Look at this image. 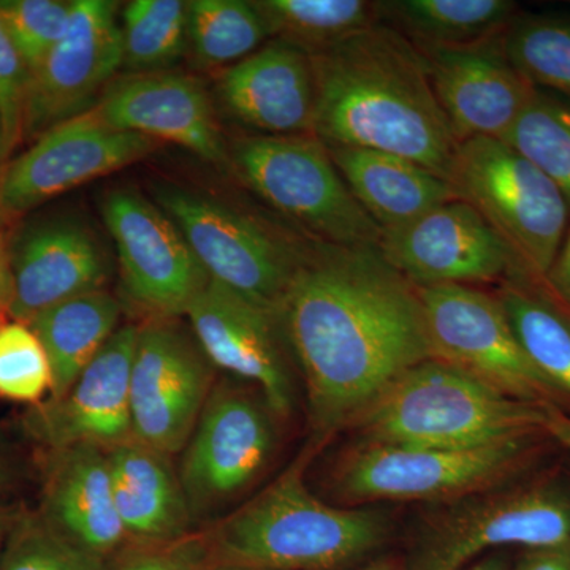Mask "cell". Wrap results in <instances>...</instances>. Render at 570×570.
I'll list each match as a JSON object with an SVG mask.
<instances>
[{
  "label": "cell",
  "mask_w": 570,
  "mask_h": 570,
  "mask_svg": "<svg viewBox=\"0 0 570 570\" xmlns=\"http://www.w3.org/2000/svg\"><path fill=\"white\" fill-rule=\"evenodd\" d=\"M317 431L358 415L412 367L434 358L417 287L377 246L313 239L279 311Z\"/></svg>",
  "instance_id": "6da1fadb"
},
{
  "label": "cell",
  "mask_w": 570,
  "mask_h": 570,
  "mask_svg": "<svg viewBox=\"0 0 570 570\" xmlns=\"http://www.w3.org/2000/svg\"><path fill=\"white\" fill-rule=\"evenodd\" d=\"M311 58L314 135L326 145L403 157L449 181L460 141L414 43L377 24Z\"/></svg>",
  "instance_id": "7a4b0ae2"
},
{
  "label": "cell",
  "mask_w": 570,
  "mask_h": 570,
  "mask_svg": "<svg viewBox=\"0 0 570 570\" xmlns=\"http://www.w3.org/2000/svg\"><path fill=\"white\" fill-rule=\"evenodd\" d=\"M306 460L253 501L197 535L208 560L254 570H336L377 549L387 527L379 513L337 509L314 497Z\"/></svg>",
  "instance_id": "3957f363"
},
{
  "label": "cell",
  "mask_w": 570,
  "mask_h": 570,
  "mask_svg": "<svg viewBox=\"0 0 570 570\" xmlns=\"http://www.w3.org/2000/svg\"><path fill=\"white\" fill-rule=\"evenodd\" d=\"M370 442L469 449L527 439L542 428V404L498 392L431 358L396 379L358 415Z\"/></svg>",
  "instance_id": "277c9868"
},
{
  "label": "cell",
  "mask_w": 570,
  "mask_h": 570,
  "mask_svg": "<svg viewBox=\"0 0 570 570\" xmlns=\"http://www.w3.org/2000/svg\"><path fill=\"white\" fill-rule=\"evenodd\" d=\"M228 163L246 187L309 238L379 245L381 227L356 202L317 135H246L232 142Z\"/></svg>",
  "instance_id": "5b68a950"
},
{
  "label": "cell",
  "mask_w": 570,
  "mask_h": 570,
  "mask_svg": "<svg viewBox=\"0 0 570 570\" xmlns=\"http://www.w3.org/2000/svg\"><path fill=\"white\" fill-rule=\"evenodd\" d=\"M154 195L209 279L279 318L313 238L288 234L254 214L184 187L160 184Z\"/></svg>",
  "instance_id": "8992f818"
},
{
  "label": "cell",
  "mask_w": 570,
  "mask_h": 570,
  "mask_svg": "<svg viewBox=\"0 0 570 570\" xmlns=\"http://www.w3.org/2000/svg\"><path fill=\"white\" fill-rule=\"evenodd\" d=\"M449 183L504 239L524 276L546 279L569 224L557 184L497 138L460 142Z\"/></svg>",
  "instance_id": "52a82bcc"
},
{
  "label": "cell",
  "mask_w": 570,
  "mask_h": 570,
  "mask_svg": "<svg viewBox=\"0 0 570 570\" xmlns=\"http://www.w3.org/2000/svg\"><path fill=\"white\" fill-rule=\"evenodd\" d=\"M417 292L434 358L527 403L561 393L524 354L497 296L455 284Z\"/></svg>",
  "instance_id": "ba28073f"
},
{
  "label": "cell",
  "mask_w": 570,
  "mask_h": 570,
  "mask_svg": "<svg viewBox=\"0 0 570 570\" xmlns=\"http://www.w3.org/2000/svg\"><path fill=\"white\" fill-rule=\"evenodd\" d=\"M216 366L176 318L138 325L130 371L134 441L171 456L193 436L214 389Z\"/></svg>",
  "instance_id": "9c48e42d"
},
{
  "label": "cell",
  "mask_w": 570,
  "mask_h": 570,
  "mask_svg": "<svg viewBox=\"0 0 570 570\" xmlns=\"http://www.w3.org/2000/svg\"><path fill=\"white\" fill-rule=\"evenodd\" d=\"M570 546V498L553 489L469 497L423 532L404 570H464L501 547Z\"/></svg>",
  "instance_id": "30bf717a"
},
{
  "label": "cell",
  "mask_w": 570,
  "mask_h": 570,
  "mask_svg": "<svg viewBox=\"0 0 570 570\" xmlns=\"http://www.w3.org/2000/svg\"><path fill=\"white\" fill-rule=\"evenodd\" d=\"M272 414L262 393L225 381L214 385L178 474L193 517L219 508L264 471L276 442Z\"/></svg>",
  "instance_id": "8fae6325"
},
{
  "label": "cell",
  "mask_w": 570,
  "mask_h": 570,
  "mask_svg": "<svg viewBox=\"0 0 570 570\" xmlns=\"http://www.w3.org/2000/svg\"><path fill=\"white\" fill-rule=\"evenodd\" d=\"M102 214L127 298L149 318L187 316L212 279L178 225L159 205L129 189L105 195Z\"/></svg>",
  "instance_id": "7c38bea8"
},
{
  "label": "cell",
  "mask_w": 570,
  "mask_h": 570,
  "mask_svg": "<svg viewBox=\"0 0 570 570\" xmlns=\"http://www.w3.org/2000/svg\"><path fill=\"white\" fill-rule=\"evenodd\" d=\"M156 145L145 135L115 129L96 108L52 127L0 168V224L138 163Z\"/></svg>",
  "instance_id": "4fadbf2b"
},
{
  "label": "cell",
  "mask_w": 570,
  "mask_h": 570,
  "mask_svg": "<svg viewBox=\"0 0 570 570\" xmlns=\"http://www.w3.org/2000/svg\"><path fill=\"white\" fill-rule=\"evenodd\" d=\"M524 439L469 449L414 448L370 442L340 469L337 487L351 499L469 497L519 463Z\"/></svg>",
  "instance_id": "5bb4252c"
},
{
  "label": "cell",
  "mask_w": 570,
  "mask_h": 570,
  "mask_svg": "<svg viewBox=\"0 0 570 570\" xmlns=\"http://www.w3.org/2000/svg\"><path fill=\"white\" fill-rule=\"evenodd\" d=\"M122 66L116 3L71 2L69 29L31 73L22 140H37L52 127L91 110Z\"/></svg>",
  "instance_id": "9a60e30c"
},
{
  "label": "cell",
  "mask_w": 570,
  "mask_h": 570,
  "mask_svg": "<svg viewBox=\"0 0 570 570\" xmlns=\"http://www.w3.org/2000/svg\"><path fill=\"white\" fill-rule=\"evenodd\" d=\"M379 250L415 287L474 285L524 276L504 239L466 202H449L382 230Z\"/></svg>",
  "instance_id": "2e32d148"
},
{
  "label": "cell",
  "mask_w": 570,
  "mask_h": 570,
  "mask_svg": "<svg viewBox=\"0 0 570 570\" xmlns=\"http://www.w3.org/2000/svg\"><path fill=\"white\" fill-rule=\"evenodd\" d=\"M187 317L190 332L214 366L250 382L273 414H291L295 403L294 376L275 314L209 281Z\"/></svg>",
  "instance_id": "e0dca14e"
},
{
  "label": "cell",
  "mask_w": 570,
  "mask_h": 570,
  "mask_svg": "<svg viewBox=\"0 0 570 570\" xmlns=\"http://www.w3.org/2000/svg\"><path fill=\"white\" fill-rule=\"evenodd\" d=\"M137 325L121 326L56 400L33 406L24 428L48 452L97 445L111 450L134 441L130 417V371Z\"/></svg>",
  "instance_id": "ac0fdd59"
},
{
  "label": "cell",
  "mask_w": 570,
  "mask_h": 570,
  "mask_svg": "<svg viewBox=\"0 0 570 570\" xmlns=\"http://www.w3.org/2000/svg\"><path fill=\"white\" fill-rule=\"evenodd\" d=\"M499 37L474 47L419 48L439 105L460 142L502 140L538 91L509 61Z\"/></svg>",
  "instance_id": "d6986e66"
},
{
  "label": "cell",
  "mask_w": 570,
  "mask_h": 570,
  "mask_svg": "<svg viewBox=\"0 0 570 570\" xmlns=\"http://www.w3.org/2000/svg\"><path fill=\"white\" fill-rule=\"evenodd\" d=\"M94 108L115 129L176 142L206 163H228L212 100L195 78L164 70L126 75Z\"/></svg>",
  "instance_id": "ffe728a7"
},
{
  "label": "cell",
  "mask_w": 570,
  "mask_h": 570,
  "mask_svg": "<svg viewBox=\"0 0 570 570\" xmlns=\"http://www.w3.org/2000/svg\"><path fill=\"white\" fill-rule=\"evenodd\" d=\"M10 318L29 324L48 307L104 288L108 262L96 236L77 220L33 224L9 246Z\"/></svg>",
  "instance_id": "44dd1931"
},
{
  "label": "cell",
  "mask_w": 570,
  "mask_h": 570,
  "mask_svg": "<svg viewBox=\"0 0 570 570\" xmlns=\"http://www.w3.org/2000/svg\"><path fill=\"white\" fill-rule=\"evenodd\" d=\"M225 110L264 135L314 134L317 81L313 58L273 39L228 67L217 82Z\"/></svg>",
  "instance_id": "7402d4cb"
},
{
  "label": "cell",
  "mask_w": 570,
  "mask_h": 570,
  "mask_svg": "<svg viewBox=\"0 0 570 570\" xmlns=\"http://www.w3.org/2000/svg\"><path fill=\"white\" fill-rule=\"evenodd\" d=\"M50 455L40 512L82 549L111 561L130 540L116 509L108 450L85 444Z\"/></svg>",
  "instance_id": "603a6c76"
},
{
  "label": "cell",
  "mask_w": 570,
  "mask_h": 570,
  "mask_svg": "<svg viewBox=\"0 0 570 570\" xmlns=\"http://www.w3.org/2000/svg\"><path fill=\"white\" fill-rule=\"evenodd\" d=\"M116 509L130 543L189 538L193 512L170 456L137 441L108 450Z\"/></svg>",
  "instance_id": "cb8c5ba5"
},
{
  "label": "cell",
  "mask_w": 570,
  "mask_h": 570,
  "mask_svg": "<svg viewBox=\"0 0 570 570\" xmlns=\"http://www.w3.org/2000/svg\"><path fill=\"white\" fill-rule=\"evenodd\" d=\"M326 146L356 202L381 230L412 223L459 198L448 179L412 160L374 149Z\"/></svg>",
  "instance_id": "d4e9b609"
},
{
  "label": "cell",
  "mask_w": 570,
  "mask_h": 570,
  "mask_svg": "<svg viewBox=\"0 0 570 570\" xmlns=\"http://www.w3.org/2000/svg\"><path fill=\"white\" fill-rule=\"evenodd\" d=\"M122 306L110 292H88L48 307L28 325L39 336L52 371L48 400L62 396L118 332Z\"/></svg>",
  "instance_id": "484cf974"
},
{
  "label": "cell",
  "mask_w": 570,
  "mask_h": 570,
  "mask_svg": "<svg viewBox=\"0 0 570 570\" xmlns=\"http://www.w3.org/2000/svg\"><path fill=\"white\" fill-rule=\"evenodd\" d=\"M382 24L417 48H464L498 39L517 7L505 0H393L379 2Z\"/></svg>",
  "instance_id": "4316f807"
},
{
  "label": "cell",
  "mask_w": 570,
  "mask_h": 570,
  "mask_svg": "<svg viewBox=\"0 0 570 570\" xmlns=\"http://www.w3.org/2000/svg\"><path fill=\"white\" fill-rule=\"evenodd\" d=\"M269 37L309 56L332 50L355 33L382 24L379 2L366 0H257Z\"/></svg>",
  "instance_id": "83f0119b"
},
{
  "label": "cell",
  "mask_w": 570,
  "mask_h": 570,
  "mask_svg": "<svg viewBox=\"0 0 570 570\" xmlns=\"http://www.w3.org/2000/svg\"><path fill=\"white\" fill-rule=\"evenodd\" d=\"M497 298L532 365L570 395V322L513 281L502 285Z\"/></svg>",
  "instance_id": "f1b7e54d"
},
{
  "label": "cell",
  "mask_w": 570,
  "mask_h": 570,
  "mask_svg": "<svg viewBox=\"0 0 570 570\" xmlns=\"http://www.w3.org/2000/svg\"><path fill=\"white\" fill-rule=\"evenodd\" d=\"M187 33L195 56L208 66H234L268 39V28L254 2H187Z\"/></svg>",
  "instance_id": "f546056e"
},
{
  "label": "cell",
  "mask_w": 570,
  "mask_h": 570,
  "mask_svg": "<svg viewBox=\"0 0 570 570\" xmlns=\"http://www.w3.org/2000/svg\"><path fill=\"white\" fill-rule=\"evenodd\" d=\"M121 37L124 66L135 73L171 66L189 45L187 2L134 0L124 10Z\"/></svg>",
  "instance_id": "4dcf8cb0"
},
{
  "label": "cell",
  "mask_w": 570,
  "mask_h": 570,
  "mask_svg": "<svg viewBox=\"0 0 570 570\" xmlns=\"http://www.w3.org/2000/svg\"><path fill=\"white\" fill-rule=\"evenodd\" d=\"M502 141L557 184L570 205L569 104L535 91Z\"/></svg>",
  "instance_id": "1f68e13d"
},
{
  "label": "cell",
  "mask_w": 570,
  "mask_h": 570,
  "mask_svg": "<svg viewBox=\"0 0 570 570\" xmlns=\"http://www.w3.org/2000/svg\"><path fill=\"white\" fill-rule=\"evenodd\" d=\"M0 570H111V561L82 549L45 519L20 513L11 521Z\"/></svg>",
  "instance_id": "d6a6232c"
},
{
  "label": "cell",
  "mask_w": 570,
  "mask_h": 570,
  "mask_svg": "<svg viewBox=\"0 0 570 570\" xmlns=\"http://www.w3.org/2000/svg\"><path fill=\"white\" fill-rule=\"evenodd\" d=\"M499 43L532 85L570 96V21H512Z\"/></svg>",
  "instance_id": "836d02e7"
},
{
  "label": "cell",
  "mask_w": 570,
  "mask_h": 570,
  "mask_svg": "<svg viewBox=\"0 0 570 570\" xmlns=\"http://www.w3.org/2000/svg\"><path fill=\"white\" fill-rule=\"evenodd\" d=\"M52 392V371L47 351L32 326L18 321L0 325V400L45 403Z\"/></svg>",
  "instance_id": "e575fe53"
},
{
  "label": "cell",
  "mask_w": 570,
  "mask_h": 570,
  "mask_svg": "<svg viewBox=\"0 0 570 570\" xmlns=\"http://www.w3.org/2000/svg\"><path fill=\"white\" fill-rule=\"evenodd\" d=\"M70 17L71 2L0 0V22L31 73L62 39Z\"/></svg>",
  "instance_id": "d590c367"
},
{
  "label": "cell",
  "mask_w": 570,
  "mask_h": 570,
  "mask_svg": "<svg viewBox=\"0 0 570 570\" xmlns=\"http://www.w3.org/2000/svg\"><path fill=\"white\" fill-rule=\"evenodd\" d=\"M31 70L0 22V126H2L3 157L22 141L26 96Z\"/></svg>",
  "instance_id": "8d00e7d4"
},
{
  "label": "cell",
  "mask_w": 570,
  "mask_h": 570,
  "mask_svg": "<svg viewBox=\"0 0 570 570\" xmlns=\"http://www.w3.org/2000/svg\"><path fill=\"white\" fill-rule=\"evenodd\" d=\"M197 535L174 543H129L111 560V570H198Z\"/></svg>",
  "instance_id": "74e56055"
},
{
  "label": "cell",
  "mask_w": 570,
  "mask_h": 570,
  "mask_svg": "<svg viewBox=\"0 0 570 570\" xmlns=\"http://www.w3.org/2000/svg\"><path fill=\"white\" fill-rule=\"evenodd\" d=\"M515 570H570V546L528 550Z\"/></svg>",
  "instance_id": "f35d334b"
},
{
  "label": "cell",
  "mask_w": 570,
  "mask_h": 570,
  "mask_svg": "<svg viewBox=\"0 0 570 570\" xmlns=\"http://www.w3.org/2000/svg\"><path fill=\"white\" fill-rule=\"evenodd\" d=\"M543 281L550 284L557 295H560L570 305V230L566 235L557 261Z\"/></svg>",
  "instance_id": "ab89813d"
},
{
  "label": "cell",
  "mask_w": 570,
  "mask_h": 570,
  "mask_svg": "<svg viewBox=\"0 0 570 570\" xmlns=\"http://www.w3.org/2000/svg\"><path fill=\"white\" fill-rule=\"evenodd\" d=\"M11 296H13V284H11L9 243H6L0 234V325L10 321Z\"/></svg>",
  "instance_id": "60d3db41"
},
{
  "label": "cell",
  "mask_w": 570,
  "mask_h": 570,
  "mask_svg": "<svg viewBox=\"0 0 570 570\" xmlns=\"http://www.w3.org/2000/svg\"><path fill=\"white\" fill-rule=\"evenodd\" d=\"M542 428L570 453V417L568 415L562 414L550 403L542 404Z\"/></svg>",
  "instance_id": "b9f144b4"
},
{
  "label": "cell",
  "mask_w": 570,
  "mask_h": 570,
  "mask_svg": "<svg viewBox=\"0 0 570 570\" xmlns=\"http://www.w3.org/2000/svg\"><path fill=\"white\" fill-rule=\"evenodd\" d=\"M464 570H509V568L502 558L489 557L485 558V560L475 562L471 568H466Z\"/></svg>",
  "instance_id": "7bdbcfd3"
},
{
  "label": "cell",
  "mask_w": 570,
  "mask_h": 570,
  "mask_svg": "<svg viewBox=\"0 0 570 570\" xmlns=\"http://www.w3.org/2000/svg\"><path fill=\"white\" fill-rule=\"evenodd\" d=\"M198 543H200V542H198ZM200 550H202V547H200ZM198 570H254V569L238 568V566L223 564V562H216V561L208 560V558L205 557L204 550H202L200 562H198Z\"/></svg>",
  "instance_id": "ee69618b"
},
{
  "label": "cell",
  "mask_w": 570,
  "mask_h": 570,
  "mask_svg": "<svg viewBox=\"0 0 570 570\" xmlns=\"http://www.w3.org/2000/svg\"><path fill=\"white\" fill-rule=\"evenodd\" d=\"M14 515L0 510V553H2L3 543H6L7 534H9L11 521Z\"/></svg>",
  "instance_id": "f6af8a7d"
},
{
  "label": "cell",
  "mask_w": 570,
  "mask_h": 570,
  "mask_svg": "<svg viewBox=\"0 0 570 570\" xmlns=\"http://www.w3.org/2000/svg\"><path fill=\"white\" fill-rule=\"evenodd\" d=\"M365 570H403L397 568V566L393 564V562L384 561V562H376V564L370 566V568H366Z\"/></svg>",
  "instance_id": "bcb514c9"
},
{
  "label": "cell",
  "mask_w": 570,
  "mask_h": 570,
  "mask_svg": "<svg viewBox=\"0 0 570 570\" xmlns=\"http://www.w3.org/2000/svg\"><path fill=\"white\" fill-rule=\"evenodd\" d=\"M7 482H9V475H7L6 469L0 464V491L6 489Z\"/></svg>",
  "instance_id": "7dc6e473"
},
{
  "label": "cell",
  "mask_w": 570,
  "mask_h": 570,
  "mask_svg": "<svg viewBox=\"0 0 570 570\" xmlns=\"http://www.w3.org/2000/svg\"><path fill=\"white\" fill-rule=\"evenodd\" d=\"M3 164H6V157H3L2 126H0V168Z\"/></svg>",
  "instance_id": "c3c4849f"
}]
</instances>
